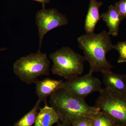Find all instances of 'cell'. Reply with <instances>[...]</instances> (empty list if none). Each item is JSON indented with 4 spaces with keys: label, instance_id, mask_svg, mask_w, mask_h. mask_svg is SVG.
Returning a JSON list of instances; mask_svg holds the SVG:
<instances>
[{
    "label": "cell",
    "instance_id": "obj_7",
    "mask_svg": "<svg viewBox=\"0 0 126 126\" xmlns=\"http://www.w3.org/2000/svg\"><path fill=\"white\" fill-rule=\"evenodd\" d=\"M36 24L38 32L39 49L42 46L44 37L49 32L57 27L67 25V17L58 10L54 8L41 9L35 15Z\"/></svg>",
    "mask_w": 126,
    "mask_h": 126
},
{
    "label": "cell",
    "instance_id": "obj_16",
    "mask_svg": "<svg viewBox=\"0 0 126 126\" xmlns=\"http://www.w3.org/2000/svg\"><path fill=\"white\" fill-rule=\"evenodd\" d=\"M92 117H83L79 118L74 121L71 124V126H93Z\"/></svg>",
    "mask_w": 126,
    "mask_h": 126
},
{
    "label": "cell",
    "instance_id": "obj_15",
    "mask_svg": "<svg viewBox=\"0 0 126 126\" xmlns=\"http://www.w3.org/2000/svg\"><path fill=\"white\" fill-rule=\"evenodd\" d=\"M113 49L116 50L119 53L118 63H126V40L113 45Z\"/></svg>",
    "mask_w": 126,
    "mask_h": 126
},
{
    "label": "cell",
    "instance_id": "obj_3",
    "mask_svg": "<svg viewBox=\"0 0 126 126\" xmlns=\"http://www.w3.org/2000/svg\"><path fill=\"white\" fill-rule=\"evenodd\" d=\"M50 65L47 54L38 50L17 60L13 65V70L21 81L32 84L39 77L49 75Z\"/></svg>",
    "mask_w": 126,
    "mask_h": 126
},
{
    "label": "cell",
    "instance_id": "obj_8",
    "mask_svg": "<svg viewBox=\"0 0 126 126\" xmlns=\"http://www.w3.org/2000/svg\"><path fill=\"white\" fill-rule=\"evenodd\" d=\"M63 81L50 78H46L41 80L37 79L34 83L35 84V93L38 97V101L47 104V98L61 88Z\"/></svg>",
    "mask_w": 126,
    "mask_h": 126
},
{
    "label": "cell",
    "instance_id": "obj_6",
    "mask_svg": "<svg viewBox=\"0 0 126 126\" xmlns=\"http://www.w3.org/2000/svg\"><path fill=\"white\" fill-rule=\"evenodd\" d=\"M89 72L83 76L74 77L63 81L61 88L73 96L83 100L89 94L94 92H100L101 82Z\"/></svg>",
    "mask_w": 126,
    "mask_h": 126
},
{
    "label": "cell",
    "instance_id": "obj_11",
    "mask_svg": "<svg viewBox=\"0 0 126 126\" xmlns=\"http://www.w3.org/2000/svg\"><path fill=\"white\" fill-rule=\"evenodd\" d=\"M103 5L101 1L90 0L89 6L84 22V29L86 34L94 33L96 25L101 19L99 9Z\"/></svg>",
    "mask_w": 126,
    "mask_h": 126
},
{
    "label": "cell",
    "instance_id": "obj_17",
    "mask_svg": "<svg viewBox=\"0 0 126 126\" xmlns=\"http://www.w3.org/2000/svg\"><path fill=\"white\" fill-rule=\"evenodd\" d=\"M123 19L126 18V0H119L114 5Z\"/></svg>",
    "mask_w": 126,
    "mask_h": 126
},
{
    "label": "cell",
    "instance_id": "obj_12",
    "mask_svg": "<svg viewBox=\"0 0 126 126\" xmlns=\"http://www.w3.org/2000/svg\"><path fill=\"white\" fill-rule=\"evenodd\" d=\"M60 121L56 111L51 106L46 104L43 107L40 109L34 126H52Z\"/></svg>",
    "mask_w": 126,
    "mask_h": 126
},
{
    "label": "cell",
    "instance_id": "obj_22",
    "mask_svg": "<svg viewBox=\"0 0 126 126\" xmlns=\"http://www.w3.org/2000/svg\"></svg>",
    "mask_w": 126,
    "mask_h": 126
},
{
    "label": "cell",
    "instance_id": "obj_20",
    "mask_svg": "<svg viewBox=\"0 0 126 126\" xmlns=\"http://www.w3.org/2000/svg\"><path fill=\"white\" fill-rule=\"evenodd\" d=\"M6 49V48H0V52H2V51H4Z\"/></svg>",
    "mask_w": 126,
    "mask_h": 126
},
{
    "label": "cell",
    "instance_id": "obj_18",
    "mask_svg": "<svg viewBox=\"0 0 126 126\" xmlns=\"http://www.w3.org/2000/svg\"><path fill=\"white\" fill-rule=\"evenodd\" d=\"M32 0L40 3L42 5L43 8L44 9V8H45L46 4L49 3L52 0Z\"/></svg>",
    "mask_w": 126,
    "mask_h": 126
},
{
    "label": "cell",
    "instance_id": "obj_21",
    "mask_svg": "<svg viewBox=\"0 0 126 126\" xmlns=\"http://www.w3.org/2000/svg\"><path fill=\"white\" fill-rule=\"evenodd\" d=\"M115 126H124V125H123V124H120V123H117V124H116V125H115Z\"/></svg>",
    "mask_w": 126,
    "mask_h": 126
},
{
    "label": "cell",
    "instance_id": "obj_23",
    "mask_svg": "<svg viewBox=\"0 0 126 126\" xmlns=\"http://www.w3.org/2000/svg\"></svg>",
    "mask_w": 126,
    "mask_h": 126
},
{
    "label": "cell",
    "instance_id": "obj_13",
    "mask_svg": "<svg viewBox=\"0 0 126 126\" xmlns=\"http://www.w3.org/2000/svg\"><path fill=\"white\" fill-rule=\"evenodd\" d=\"M40 102L37 101L33 107L18 121L14 126H32L34 124L36 116L40 109Z\"/></svg>",
    "mask_w": 126,
    "mask_h": 126
},
{
    "label": "cell",
    "instance_id": "obj_1",
    "mask_svg": "<svg viewBox=\"0 0 126 126\" xmlns=\"http://www.w3.org/2000/svg\"><path fill=\"white\" fill-rule=\"evenodd\" d=\"M77 40L84 60L89 64V72L109 71L113 68L106 57L107 53L113 49L108 32L103 31L98 34H86L79 36Z\"/></svg>",
    "mask_w": 126,
    "mask_h": 126
},
{
    "label": "cell",
    "instance_id": "obj_10",
    "mask_svg": "<svg viewBox=\"0 0 126 126\" xmlns=\"http://www.w3.org/2000/svg\"><path fill=\"white\" fill-rule=\"evenodd\" d=\"M101 18L108 27L110 35L117 36L119 33V26L123 18L114 5H110L108 11L101 15Z\"/></svg>",
    "mask_w": 126,
    "mask_h": 126
},
{
    "label": "cell",
    "instance_id": "obj_5",
    "mask_svg": "<svg viewBox=\"0 0 126 126\" xmlns=\"http://www.w3.org/2000/svg\"><path fill=\"white\" fill-rule=\"evenodd\" d=\"M95 106L117 123L126 126V95L102 88Z\"/></svg>",
    "mask_w": 126,
    "mask_h": 126
},
{
    "label": "cell",
    "instance_id": "obj_14",
    "mask_svg": "<svg viewBox=\"0 0 126 126\" xmlns=\"http://www.w3.org/2000/svg\"><path fill=\"white\" fill-rule=\"evenodd\" d=\"M93 126H115L117 123L106 113L100 110L92 118Z\"/></svg>",
    "mask_w": 126,
    "mask_h": 126
},
{
    "label": "cell",
    "instance_id": "obj_9",
    "mask_svg": "<svg viewBox=\"0 0 126 126\" xmlns=\"http://www.w3.org/2000/svg\"><path fill=\"white\" fill-rule=\"evenodd\" d=\"M103 81L106 88L113 92L126 95V75L111 71L101 72Z\"/></svg>",
    "mask_w": 126,
    "mask_h": 126
},
{
    "label": "cell",
    "instance_id": "obj_4",
    "mask_svg": "<svg viewBox=\"0 0 126 126\" xmlns=\"http://www.w3.org/2000/svg\"><path fill=\"white\" fill-rule=\"evenodd\" d=\"M53 63L52 73L66 79L79 76L82 74L83 56L68 47H63L51 53L49 56Z\"/></svg>",
    "mask_w": 126,
    "mask_h": 126
},
{
    "label": "cell",
    "instance_id": "obj_2",
    "mask_svg": "<svg viewBox=\"0 0 126 126\" xmlns=\"http://www.w3.org/2000/svg\"><path fill=\"white\" fill-rule=\"evenodd\" d=\"M50 106L56 111L61 123L71 124L83 117H92L100 111L89 106L85 100L78 98L60 88L49 97Z\"/></svg>",
    "mask_w": 126,
    "mask_h": 126
},
{
    "label": "cell",
    "instance_id": "obj_19",
    "mask_svg": "<svg viewBox=\"0 0 126 126\" xmlns=\"http://www.w3.org/2000/svg\"><path fill=\"white\" fill-rule=\"evenodd\" d=\"M56 126H71V124H66V123H61V124H58Z\"/></svg>",
    "mask_w": 126,
    "mask_h": 126
}]
</instances>
